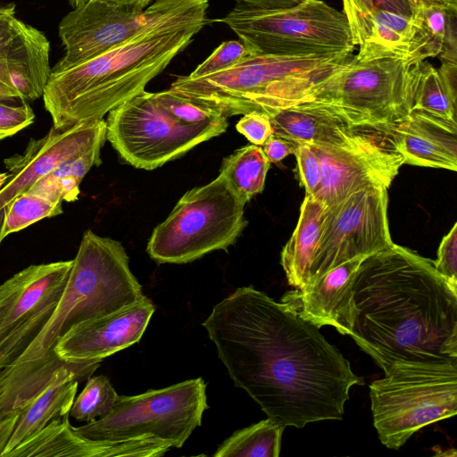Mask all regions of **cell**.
Masks as SVG:
<instances>
[{"mask_svg":"<svg viewBox=\"0 0 457 457\" xmlns=\"http://www.w3.org/2000/svg\"><path fill=\"white\" fill-rule=\"evenodd\" d=\"M321 167L313 193L326 207L370 187L388 188L403 164L388 128L363 127L330 145H310Z\"/></svg>","mask_w":457,"mask_h":457,"instance_id":"cell-13","label":"cell"},{"mask_svg":"<svg viewBox=\"0 0 457 457\" xmlns=\"http://www.w3.org/2000/svg\"><path fill=\"white\" fill-rule=\"evenodd\" d=\"M137 438L94 440L78 434L69 415L56 419L41 431L7 453L6 457H136L140 452Z\"/></svg>","mask_w":457,"mask_h":457,"instance_id":"cell-22","label":"cell"},{"mask_svg":"<svg viewBox=\"0 0 457 457\" xmlns=\"http://www.w3.org/2000/svg\"><path fill=\"white\" fill-rule=\"evenodd\" d=\"M154 95L174 117L185 123L196 124L225 117L210 108L180 96L170 89L154 93Z\"/></svg>","mask_w":457,"mask_h":457,"instance_id":"cell-33","label":"cell"},{"mask_svg":"<svg viewBox=\"0 0 457 457\" xmlns=\"http://www.w3.org/2000/svg\"><path fill=\"white\" fill-rule=\"evenodd\" d=\"M30 32V25L15 16V4L0 2V55L6 62L25 46Z\"/></svg>","mask_w":457,"mask_h":457,"instance_id":"cell-32","label":"cell"},{"mask_svg":"<svg viewBox=\"0 0 457 457\" xmlns=\"http://www.w3.org/2000/svg\"><path fill=\"white\" fill-rule=\"evenodd\" d=\"M236 129L251 143L260 146L263 145L273 135V128L269 115L260 112L244 114L237 121Z\"/></svg>","mask_w":457,"mask_h":457,"instance_id":"cell-38","label":"cell"},{"mask_svg":"<svg viewBox=\"0 0 457 457\" xmlns=\"http://www.w3.org/2000/svg\"><path fill=\"white\" fill-rule=\"evenodd\" d=\"M262 146L267 159L270 162H278L294 154L296 144L284 137L272 135Z\"/></svg>","mask_w":457,"mask_h":457,"instance_id":"cell-39","label":"cell"},{"mask_svg":"<svg viewBox=\"0 0 457 457\" xmlns=\"http://www.w3.org/2000/svg\"><path fill=\"white\" fill-rule=\"evenodd\" d=\"M349 336L384 371L396 361L457 360V292L434 261L394 244L358 268Z\"/></svg>","mask_w":457,"mask_h":457,"instance_id":"cell-2","label":"cell"},{"mask_svg":"<svg viewBox=\"0 0 457 457\" xmlns=\"http://www.w3.org/2000/svg\"><path fill=\"white\" fill-rule=\"evenodd\" d=\"M15 98H21L18 91L0 81V101H7Z\"/></svg>","mask_w":457,"mask_h":457,"instance_id":"cell-45","label":"cell"},{"mask_svg":"<svg viewBox=\"0 0 457 457\" xmlns=\"http://www.w3.org/2000/svg\"><path fill=\"white\" fill-rule=\"evenodd\" d=\"M170 1L153 0L139 9L89 0L73 8L60 21L58 34L65 54L51 71L69 69L129 39L157 18Z\"/></svg>","mask_w":457,"mask_h":457,"instance_id":"cell-15","label":"cell"},{"mask_svg":"<svg viewBox=\"0 0 457 457\" xmlns=\"http://www.w3.org/2000/svg\"><path fill=\"white\" fill-rule=\"evenodd\" d=\"M118 396L105 376H90L84 389L74 400L70 415L87 422L103 418L112 410Z\"/></svg>","mask_w":457,"mask_h":457,"instance_id":"cell-31","label":"cell"},{"mask_svg":"<svg viewBox=\"0 0 457 457\" xmlns=\"http://www.w3.org/2000/svg\"><path fill=\"white\" fill-rule=\"evenodd\" d=\"M326 208L313 195H305L296 227L282 249L280 262L288 284L295 289L309 284Z\"/></svg>","mask_w":457,"mask_h":457,"instance_id":"cell-24","label":"cell"},{"mask_svg":"<svg viewBox=\"0 0 457 457\" xmlns=\"http://www.w3.org/2000/svg\"><path fill=\"white\" fill-rule=\"evenodd\" d=\"M270 162L262 148L256 145H245L226 157L222 173L233 188L249 202L262 192Z\"/></svg>","mask_w":457,"mask_h":457,"instance_id":"cell-29","label":"cell"},{"mask_svg":"<svg viewBox=\"0 0 457 457\" xmlns=\"http://www.w3.org/2000/svg\"><path fill=\"white\" fill-rule=\"evenodd\" d=\"M79 381L71 379L48 387L19 414L13 433L2 457L41 431L56 419L70 414L75 400Z\"/></svg>","mask_w":457,"mask_h":457,"instance_id":"cell-26","label":"cell"},{"mask_svg":"<svg viewBox=\"0 0 457 457\" xmlns=\"http://www.w3.org/2000/svg\"><path fill=\"white\" fill-rule=\"evenodd\" d=\"M215 21L227 25L251 50L283 57L353 54L346 17L321 0L267 9L237 3Z\"/></svg>","mask_w":457,"mask_h":457,"instance_id":"cell-8","label":"cell"},{"mask_svg":"<svg viewBox=\"0 0 457 457\" xmlns=\"http://www.w3.org/2000/svg\"><path fill=\"white\" fill-rule=\"evenodd\" d=\"M250 51L240 39L224 41L188 76L199 78L223 71L237 63Z\"/></svg>","mask_w":457,"mask_h":457,"instance_id":"cell-34","label":"cell"},{"mask_svg":"<svg viewBox=\"0 0 457 457\" xmlns=\"http://www.w3.org/2000/svg\"><path fill=\"white\" fill-rule=\"evenodd\" d=\"M0 101V141L17 134L35 120V113L28 104L9 105Z\"/></svg>","mask_w":457,"mask_h":457,"instance_id":"cell-37","label":"cell"},{"mask_svg":"<svg viewBox=\"0 0 457 457\" xmlns=\"http://www.w3.org/2000/svg\"><path fill=\"white\" fill-rule=\"evenodd\" d=\"M100 361L70 362L54 351L42 358L8 365L0 370V420L19 413L54 384L87 379Z\"/></svg>","mask_w":457,"mask_h":457,"instance_id":"cell-20","label":"cell"},{"mask_svg":"<svg viewBox=\"0 0 457 457\" xmlns=\"http://www.w3.org/2000/svg\"><path fill=\"white\" fill-rule=\"evenodd\" d=\"M411 111L456 120L457 63L442 62L439 68L425 61L417 63Z\"/></svg>","mask_w":457,"mask_h":457,"instance_id":"cell-25","label":"cell"},{"mask_svg":"<svg viewBox=\"0 0 457 457\" xmlns=\"http://www.w3.org/2000/svg\"><path fill=\"white\" fill-rule=\"evenodd\" d=\"M19 413L8 415L0 420V457L4 453L13 433Z\"/></svg>","mask_w":457,"mask_h":457,"instance_id":"cell-41","label":"cell"},{"mask_svg":"<svg viewBox=\"0 0 457 457\" xmlns=\"http://www.w3.org/2000/svg\"><path fill=\"white\" fill-rule=\"evenodd\" d=\"M62 212V203L24 192L7 205L2 238L4 239L10 234L18 232L40 220L57 216Z\"/></svg>","mask_w":457,"mask_h":457,"instance_id":"cell-30","label":"cell"},{"mask_svg":"<svg viewBox=\"0 0 457 457\" xmlns=\"http://www.w3.org/2000/svg\"><path fill=\"white\" fill-rule=\"evenodd\" d=\"M357 257L325 273L303 289L286 294L282 301L318 328L332 326L342 335H350L353 322V285L361 262Z\"/></svg>","mask_w":457,"mask_h":457,"instance_id":"cell-19","label":"cell"},{"mask_svg":"<svg viewBox=\"0 0 457 457\" xmlns=\"http://www.w3.org/2000/svg\"><path fill=\"white\" fill-rule=\"evenodd\" d=\"M370 386L373 424L397 450L422 428L457 412V360L396 361Z\"/></svg>","mask_w":457,"mask_h":457,"instance_id":"cell-7","label":"cell"},{"mask_svg":"<svg viewBox=\"0 0 457 457\" xmlns=\"http://www.w3.org/2000/svg\"><path fill=\"white\" fill-rule=\"evenodd\" d=\"M154 311L145 295L119 312L75 325L56 342L54 352L70 362H101L138 342Z\"/></svg>","mask_w":457,"mask_h":457,"instance_id":"cell-18","label":"cell"},{"mask_svg":"<svg viewBox=\"0 0 457 457\" xmlns=\"http://www.w3.org/2000/svg\"><path fill=\"white\" fill-rule=\"evenodd\" d=\"M90 150L59 162L50 172L37 180L26 192L39 195L53 202H74L79 195V186L94 166H99L101 148Z\"/></svg>","mask_w":457,"mask_h":457,"instance_id":"cell-27","label":"cell"},{"mask_svg":"<svg viewBox=\"0 0 457 457\" xmlns=\"http://www.w3.org/2000/svg\"><path fill=\"white\" fill-rule=\"evenodd\" d=\"M267 114L273 135L295 144L330 145L360 129L353 127L338 113L312 101L297 102Z\"/></svg>","mask_w":457,"mask_h":457,"instance_id":"cell-23","label":"cell"},{"mask_svg":"<svg viewBox=\"0 0 457 457\" xmlns=\"http://www.w3.org/2000/svg\"><path fill=\"white\" fill-rule=\"evenodd\" d=\"M113 4L145 9L153 0H105Z\"/></svg>","mask_w":457,"mask_h":457,"instance_id":"cell-44","label":"cell"},{"mask_svg":"<svg viewBox=\"0 0 457 457\" xmlns=\"http://www.w3.org/2000/svg\"><path fill=\"white\" fill-rule=\"evenodd\" d=\"M87 1H89V0H69L70 4H71L73 8L79 7L80 5L84 4H85V3H87Z\"/></svg>","mask_w":457,"mask_h":457,"instance_id":"cell-48","label":"cell"},{"mask_svg":"<svg viewBox=\"0 0 457 457\" xmlns=\"http://www.w3.org/2000/svg\"><path fill=\"white\" fill-rule=\"evenodd\" d=\"M352 43L358 46V61L381 58L416 62L438 56L420 14L411 16L367 7L357 0H342Z\"/></svg>","mask_w":457,"mask_h":457,"instance_id":"cell-16","label":"cell"},{"mask_svg":"<svg viewBox=\"0 0 457 457\" xmlns=\"http://www.w3.org/2000/svg\"><path fill=\"white\" fill-rule=\"evenodd\" d=\"M105 140L106 123L103 119L66 129L52 126L44 137L31 138L21 154H15L4 161L12 177L0 188V208L26 192L59 162L96 145H104Z\"/></svg>","mask_w":457,"mask_h":457,"instance_id":"cell-17","label":"cell"},{"mask_svg":"<svg viewBox=\"0 0 457 457\" xmlns=\"http://www.w3.org/2000/svg\"><path fill=\"white\" fill-rule=\"evenodd\" d=\"M7 205L0 208V244L3 241L2 238V230L4 223L5 214H6Z\"/></svg>","mask_w":457,"mask_h":457,"instance_id":"cell-46","label":"cell"},{"mask_svg":"<svg viewBox=\"0 0 457 457\" xmlns=\"http://www.w3.org/2000/svg\"><path fill=\"white\" fill-rule=\"evenodd\" d=\"M434 266L437 273L457 292V223L443 237Z\"/></svg>","mask_w":457,"mask_h":457,"instance_id":"cell-35","label":"cell"},{"mask_svg":"<svg viewBox=\"0 0 457 457\" xmlns=\"http://www.w3.org/2000/svg\"><path fill=\"white\" fill-rule=\"evenodd\" d=\"M106 139L122 160L137 169L154 170L197 145L224 133L228 118L185 123L145 90L108 112Z\"/></svg>","mask_w":457,"mask_h":457,"instance_id":"cell-10","label":"cell"},{"mask_svg":"<svg viewBox=\"0 0 457 457\" xmlns=\"http://www.w3.org/2000/svg\"><path fill=\"white\" fill-rule=\"evenodd\" d=\"M203 326L234 385L285 428L342 420L363 383L314 324L253 287L214 305Z\"/></svg>","mask_w":457,"mask_h":457,"instance_id":"cell-1","label":"cell"},{"mask_svg":"<svg viewBox=\"0 0 457 457\" xmlns=\"http://www.w3.org/2000/svg\"><path fill=\"white\" fill-rule=\"evenodd\" d=\"M12 174L7 172L0 173V188L10 179Z\"/></svg>","mask_w":457,"mask_h":457,"instance_id":"cell-47","label":"cell"},{"mask_svg":"<svg viewBox=\"0 0 457 457\" xmlns=\"http://www.w3.org/2000/svg\"><path fill=\"white\" fill-rule=\"evenodd\" d=\"M207 408L206 384L197 378L137 395H119L106 416L73 428L94 440L151 436L179 448L201 425Z\"/></svg>","mask_w":457,"mask_h":457,"instance_id":"cell-11","label":"cell"},{"mask_svg":"<svg viewBox=\"0 0 457 457\" xmlns=\"http://www.w3.org/2000/svg\"><path fill=\"white\" fill-rule=\"evenodd\" d=\"M129 261L120 242L90 229L85 231L52 317L13 363L42 358L52 353L56 342L75 325L141 300L145 295Z\"/></svg>","mask_w":457,"mask_h":457,"instance_id":"cell-4","label":"cell"},{"mask_svg":"<svg viewBox=\"0 0 457 457\" xmlns=\"http://www.w3.org/2000/svg\"><path fill=\"white\" fill-rule=\"evenodd\" d=\"M403 164L457 170V121L422 111H411L388 128Z\"/></svg>","mask_w":457,"mask_h":457,"instance_id":"cell-21","label":"cell"},{"mask_svg":"<svg viewBox=\"0 0 457 457\" xmlns=\"http://www.w3.org/2000/svg\"><path fill=\"white\" fill-rule=\"evenodd\" d=\"M246 203L220 173L208 184L183 195L165 220L153 230L147 253L158 263L179 264L227 249L247 225Z\"/></svg>","mask_w":457,"mask_h":457,"instance_id":"cell-9","label":"cell"},{"mask_svg":"<svg viewBox=\"0 0 457 457\" xmlns=\"http://www.w3.org/2000/svg\"><path fill=\"white\" fill-rule=\"evenodd\" d=\"M367 7L390 11L398 14L411 16L415 8L409 0H357Z\"/></svg>","mask_w":457,"mask_h":457,"instance_id":"cell-40","label":"cell"},{"mask_svg":"<svg viewBox=\"0 0 457 457\" xmlns=\"http://www.w3.org/2000/svg\"><path fill=\"white\" fill-rule=\"evenodd\" d=\"M414 8L428 5H444L457 10V0H409Z\"/></svg>","mask_w":457,"mask_h":457,"instance_id":"cell-43","label":"cell"},{"mask_svg":"<svg viewBox=\"0 0 457 457\" xmlns=\"http://www.w3.org/2000/svg\"><path fill=\"white\" fill-rule=\"evenodd\" d=\"M418 62L393 58L358 61L352 55L310 86L295 103H319L355 128H390L411 111Z\"/></svg>","mask_w":457,"mask_h":457,"instance_id":"cell-6","label":"cell"},{"mask_svg":"<svg viewBox=\"0 0 457 457\" xmlns=\"http://www.w3.org/2000/svg\"><path fill=\"white\" fill-rule=\"evenodd\" d=\"M387 203V188L370 187L326 208L307 286L344 262L370 256L395 244L389 231Z\"/></svg>","mask_w":457,"mask_h":457,"instance_id":"cell-12","label":"cell"},{"mask_svg":"<svg viewBox=\"0 0 457 457\" xmlns=\"http://www.w3.org/2000/svg\"><path fill=\"white\" fill-rule=\"evenodd\" d=\"M239 4H244L250 6L278 9L292 7L303 0H235Z\"/></svg>","mask_w":457,"mask_h":457,"instance_id":"cell-42","label":"cell"},{"mask_svg":"<svg viewBox=\"0 0 457 457\" xmlns=\"http://www.w3.org/2000/svg\"><path fill=\"white\" fill-rule=\"evenodd\" d=\"M294 154L297 162V170L305 195H313L321 179L320 160L309 144H296Z\"/></svg>","mask_w":457,"mask_h":457,"instance_id":"cell-36","label":"cell"},{"mask_svg":"<svg viewBox=\"0 0 457 457\" xmlns=\"http://www.w3.org/2000/svg\"><path fill=\"white\" fill-rule=\"evenodd\" d=\"M286 428L270 418L235 431L216 450L214 457H278Z\"/></svg>","mask_w":457,"mask_h":457,"instance_id":"cell-28","label":"cell"},{"mask_svg":"<svg viewBox=\"0 0 457 457\" xmlns=\"http://www.w3.org/2000/svg\"><path fill=\"white\" fill-rule=\"evenodd\" d=\"M72 260L33 264L0 285V370L12 364L52 317Z\"/></svg>","mask_w":457,"mask_h":457,"instance_id":"cell-14","label":"cell"},{"mask_svg":"<svg viewBox=\"0 0 457 457\" xmlns=\"http://www.w3.org/2000/svg\"><path fill=\"white\" fill-rule=\"evenodd\" d=\"M352 55L283 57L251 50L219 72L199 78L178 76L169 89L227 118L251 112L268 113L290 98L299 83L322 76Z\"/></svg>","mask_w":457,"mask_h":457,"instance_id":"cell-5","label":"cell"},{"mask_svg":"<svg viewBox=\"0 0 457 457\" xmlns=\"http://www.w3.org/2000/svg\"><path fill=\"white\" fill-rule=\"evenodd\" d=\"M207 0H170L140 32L69 69L52 72L42 95L56 129L102 120L145 91L207 21Z\"/></svg>","mask_w":457,"mask_h":457,"instance_id":"cell-3","label":"cell"}]
</instances>
